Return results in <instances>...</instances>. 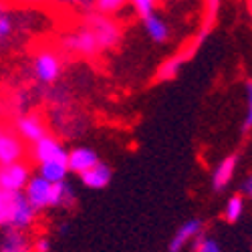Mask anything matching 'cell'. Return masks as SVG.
Returning <instances> with one entry per match:
<instances>
[{"label": "cell", "instance_id": "cell-1", "mask_svg": "<svg viewBox=\"0 0 252 252\" xmlns=\"http://www.w3.org/2000/svg\"><path fill=\"white\" fill-rule=\"evenodd\" d=\"M85 27L95 34L101 51H111L121 40V29L113 18L105 16L101 12H89L85 16Z\"/></svg>", "mask_w": 252, "mask_h": 252}, {"label": "cell", "instance_id": "cell-2", "mask_svg": "<svg viewBox=\"0 0 252 252\" xmlns=\"http://www.w3.org/2000/svg\"><path fill=\"white\" fill-rule=\"evenodd\" d=\"M63 49L71 55H77V57H87V59H93L101 53V47L97 43L95 34L83 25L81 29H77L75 32H69L65 38H63Z\"/></svg>", "mask_w": 252, "mask_h": 252}, {"label": "cell", "instance_id": "cell-3", "mask_svg": "<svg viewBox=\"0 0 252 252\" xmlns=\"http://www.w3.org/2000/svg\"><path fill=\"white\" fill-rule=\"evenodd\" d=\"M31 71L38 83H43V85H53V83L59 81V77H61L63 63H61L57 53L40 51L38 55H34V59L31 63Z\"/></svg>", "mask_w": 252, "mask_h": 252}, {"label": "cell", "instance_id": "cell-4", "mask_svg": "<svg viewBox=\"0 0 252 252\" xmlns=\"http://www.w3.org/2000/svg\"><path fill=\"white\" fill-rule=\"evenodd\" d=\"M29 180H31V170L23 161L0 167V190H4V192H10V194L23 192Z\"/></svg>", "mask_w": 252, "mask_h": 252}, {"label": "cell", "instance_id": "cell-5", "mask_svg": "<svg viewBox=\"0 0 252 252\" xmlns=\"http://www.w3.org/2000/svg\"><path fill=\"white\" fill-rule=\"evenodd\" d=\"M51 182H47L45 178H40V176H31V180L27 182L25 186V198L29 200V204L36 210H45L49 208V198H51Z\"/></svg>", "mask_w": 252, "mask_h": 252}, {"label": "cell", "instance_id": "cell-6", "mask_svg": "<svg viewBox=\"0 0 252 252\" xmlns=\"http://www.w3.org/2000/svg\"><path fill=\"white\" fill-rule=\"evenodd\" d=\"M36 210L29 204L23 192H14L12 194V214H10V226L14 230H25L34 222Z\"/></svg>", "mask_w": 252, "mask_h": 252}, {"label": "cell", "instance_id": "cell-7", "mask_svg": "<svg viewBox=\"0 0 252 252\" xmlns=\"http://www.w3.org/2000/svg\"><path fill=\"white\" fill-rule=\"evenodd\" d=\"M31 156L36 163H43V161H49V159H55V158H67L69 152L63 148V143L53 137V135H43L38 141L32 143V150H31Z\"/></svg>", "mask_w": 252, "mask_h": 252}, {"label": "cell", "instance_id": "cell-8", "mask_svg": "<svg viewBox=\"0 0 252 252\" xmlns=\"http://www.w3.org/2000/svg\"><path fill=\"white\" fill-rule=\"evenodd\" d=\"M202 43V38L198 36V40H196V43L194 45H190V47H188V51L184 53H176L174 57H170V59H165L163 63H161V65H159V69H158V73H156V81L158 83H163V81H172L178 73H180V69H182V65H184V63L188 61V59H190L192 55H194V51H196V47Z\"/></svg>", "mask_w": 252, "mask_h": 252}, {"label": "cell", "instance_id": "cell-9", "mask_svg": "<svg viewBox=\"0 0 252 252\" xmlns=\"http://www.w3.org/2000/svg\"><path fill=\"white\" fill-rule=\"evenodd\" d=\"M16 131H18V135L23 139L34 143L43 135H47V125H45L43 119H40L38 115H34V113H23L16 119Z\"/></svg>", "mask_w": 252, "mask_h": 252}, {"label": "cell", "instance_id": "cell-10", "mask_svg": "<svg viewBox=\"0 0 252 252\" xmlns=\"http://www.w3.org/2000/svg\"><path fill=\"white\" fill-rule=\"evenodd\" d=\"M25 156V148L20 139L10 133L0 129V165H8V163H16Z\"/></svg>", "mask_w": 252, "mask_h": 252}, {"label": "cell", "instance_id": "cell-11", "mask_svg": "<svg viewBox=\"0 0 252 252\" xmlns=\"http://www.w3.org/2000/svg\"><path fill=\"white\" fill-rule=\"evenodd\" d=\"M236 165H238V156L232 154V156H226L212 174V190L214 192H222L224 188L230 184V180L234 178V172H236Z\"/></svg>", "mask_w": 252, "mask_h": 252}, {"label": "cell", "instance_id": "cell-12", "mask_svg": "<svg viewBox=\"0 0 252 252\" xmlns=\"http://www.w3.org/2000/svg\"><path fill=\"white\" fill-rule=\"evenodd\" d=\"M202 226H204V224H202L200 218H194V220L184 222V224L176 230V234H174V238H172V242H170V252H180L190 240L198 238V236L202 234Z\"/></svg>", "mask_w": 252, "mask_h": 252}, {"label": "cell", "instance_id": "cell-13", "mask_svg": "<svg viewBox=\"0 0 252 252\" xmlns=\"http://www.w3.org/2000/svg\"><path fill=\"white\" fill-rule=\"evenodd\" d=\"M79 176H81V182L85 184L87 188H93V190H101V188H105V186L111 182V167L99 159L93 167H89L87 172H83V174H79Z\"/></svg>", "mask_w": 252, "mask_h": 252}, {"label": "cell", "instance_id": "cell-14", "mask_svg": "<svg viewBox=\"0 0 252 252\" xmlns=\"http://www.w3.org/2000/svg\"><path fill=\"white\" fill-rule=\"evenodd\" d=\"M38 176L45 178L47 182L55 184V182H63L69 174V156L67 158H55L49 161L38 163Z\"/></svg>", "mask_w": 252, "mask_h": 252}, {"label": "cell", "instance_id": "cell-15", "mask_svg": "<svg viewBox=\"0 0 252 252\" xmlns=\"http://www.w3.org/2000/svg\"><path fill=\"white\" fill-rule=\"evenodd\" d=\"M99 161V156L91 148H75L69 152V170L75 174L87 172Z\"/></svg>", "mask_w": 252, "mask_h": 252}, {"label": "cell", "instance_id": "cell-16", "mask_svg": "<svg viewBox=\"0 0 252 252\" xmlns=\"http://www.w3.org/2000/svg\"><path fill=\"white\" fill-rule=\"evenodd\" d=\"M75 204V192L73 186L63 180V182H55L51 186V198H49V206L55 208H71Z\"/></svg>", "mask_w": 252, "mask_h": 252}, {"label": "cell", "instance_id": "cell-17", "mask_svg": "<svg viewBox=\"0 0 252 252\" xmlns=\"http://www.w3.org/2000/svg\"><path fill=\"white\" fill-rule=\"evenodd\" d=\"M143 20V27H145V32H148V36L154 40V43L161 45V43H167V38H170V27H167V23L158 16L156 12L141 18Z\"/></svg>", "mask_w": 252, "mask_h": 252}, {"label": "cell", "instance_id": "cell-18", "mask_svg": "<svg viewBox=\"0 0 252 252\" xmlns=\"http://www.w3.org/2000/svg\"><path fill=\"white\" fill-rule=\"evenodd\" d=\"M0 252H32V246L23 234V230L6 228V234L0 242Z\"/></svg>", "mask_w": 252, "mask_h": 252}, {"label": "cell", "instance_id": "cell-19", "mask_svg": "<svg viewBox=\"0 0 252 252\" xmlns=\"http://www.w3.org/2000/svg\"><path fill=\"white\" fill-rule=\"evenodd\" d=\"M12 34H14V18L6 10V6L0 4V49L8 43Z\"/></svg>", "mask_w": 252, "mask_h": 252}, {"label": "cell", "instance_id": "cell-20", "mask_svg": "<svg viewBox=\"0 0 252 252\" xmlns=\"http://www.w3.org/2000/svg\"><path fill=\"white\" fill-rule=\"evenodd\" d=\"M244 212V198L242 196H232L228 202H226V210H224V216L228 222H238L240 216Z\"/></svg>", "mask_w": 252, "mask_h": 252}, {"label": "cell", "instance_id": "cell-21", "mask_svg": "<svg viewBox=\"0 0 252 252\" xmlns=\"http://www.w3.org/2000/svg\"><path fill=\"white\" fill-rule=\"evenodd\" d=\"M10 214H12V194L0 190V226H10Z\"/></svg>", "mask_w": 252, "mask_h": 252}, {"label": "cell", "instance_id": "cell-22", "mask_svg": "<svg viewBox=\"0 0 252 252\" xmlns=\"http://www.w3.org/2000/svg\"><path fill=\"white\" fill-rule=\"evenodd\" d=\"M125 2H127V0H93L95 10L101 12V14H105V16L117 14L119 10H123Z\"/></svg>", "mask_w": 252, "mask_h": 252}, {"label": "cell", "instance_id": "cell-23", "mask_svg": "<svg viewBox=\"0 0 252 252\" xmlns=\"http://www.w3.org/2000/svg\"><path fill=\"white\" fill-rule=\"evenodd\" d=\"M218 6H220V0H206V23H204V31H202V38L208 34L210 27L216 20L218 14Z\"/></svg>", "mask_w": 252, "mask_h": 252}, {"label": "cell", "instance_id": "cell-24", "mask_svg": "<svg viewBox=\"0 0 252 252\" xmlns=\"http://www.w3.org/2000/svg\"><path fill=\"white\" fill-rule=\"evenodd\" d=\"M131 4H133V10L145 18V16H150L156 12V6H158V0H131Z\"/></svg>", "mask_w": 252, "mask_h": 252}, {"label": "cell", "instance_id": "cell-25", "mask_svg": "<svg viewBox=\"0 0 252 252\" xmlns=\"http://www.w3.org/2000/svg\"><path fill=\"white\" fill-rule=\"evenodd\" d=\"M252 129V83H246V115L242 121V131Z\"/></svg>", "mask_w": 252, "mask_h": 252}, {"label": "cell", "instance_id": "cell-26", "mask_svg": "<svg viewBox=\"0 0 252 252\" xmlns=\"http://www.w3.org/2000/svg\"><path fill=\"white\" fill-rule=\"evenodd\" d=\"M194 252H222V250H220V246H218L216 240L198 236L196 238V244H194Z\"/></svg>", "mask_w": 252, "mask_h": 252}, {"label": "cell", "instance_id": "cell-27", "mask_svg": "<svg viewBox=\"0 0 252 252\" xmlns=\"http://www.w3.org/2000/svg\"><path fill=\"white\" fill-rule=\"evenodd\" d=\"M32 252H51V242L49 238H38L32 244Z\"/></svg>", "mask_w": 252, "mask_h": 252}, {"label": "cell", "instance_id": "cell-28", "mask_svg": "<svg viewBox=\"0 0 252 252\" xmlns=\"http://www.w3.org/2000/svg\"><path fill=\"white\" fill-rule=\"evenodd\" d=\"M47 2V0H45ZM51 2H57V4H73V6H87L91 0H51Z\"/></svg>", "mask_w": 252, "mask_h": 252}, {"label": "cell", "instance_id": "cell-29", "mask_svg": "<svg viewBox=\"0 0 252 252\" xmlns=\"http://www.w3.org/2000/svg\"><path fill=\"white\" fill-rule=\"evenodd\" d=\"M244 192L248 194V198L252 200V174L248 176V180H246V184H244Z\"/></svg>", "mask_w": 252, "mask_h": 252}, {"label": "cell", "instance_id": "cell-30", "mask_svg": "<svg viewBox=\"0 0 252 252\" xmlns=\"http://www.w3.org/2000/svg\"><path fill=\"white\" fill-rule=\"evenodd\" d=\"M16 2H20V4H40V2H45V0H16Z\"/></svg>", "mask_w": 252, "mask_h": 252}, {"label": "cell", "instance_id": "cell-31", "mask_svg": "<svg viewBox=\"0 0 252 252\" xmlns=\"http://www.w3.org/2000/svg\"><path fill=\"white\" fill-rule=\"evenodd\" d=\"M246 6H248V14H250V20H252V0H246Z\"/></svg>", "mask_w": 252, "mask_h": 252}, {"label": "cell", "instance_id": "cell-32", "mask_svg": "<svg viewBox=\"0 0 252 252\" xmlns=\"http://www.w3.org/2000/svg\"><path fill=\"white\" fill-rule=\"evenodd\" d=\"M248 83H252V79H250V81H248Z\"/></svg>", "mask_w": 252, "mask_h": 252}]
</instances>
